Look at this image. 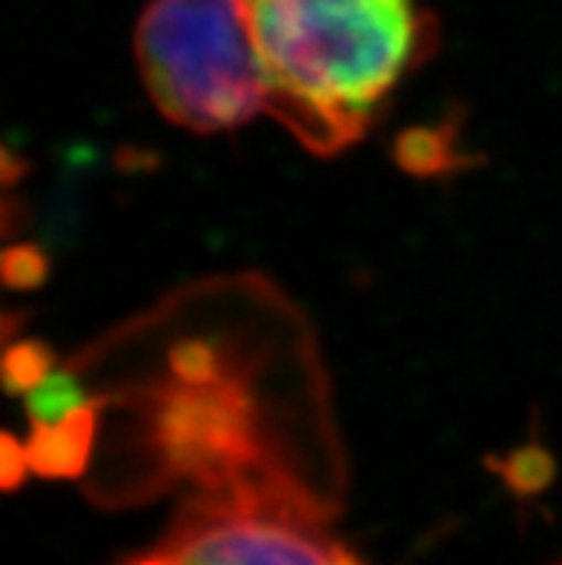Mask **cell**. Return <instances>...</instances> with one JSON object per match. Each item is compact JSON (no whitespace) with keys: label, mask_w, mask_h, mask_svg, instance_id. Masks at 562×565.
Segmentation results:
<instances>
[{"label":"cell","mask_w":562,"mask_h":565,"mask_svg":"<svg viewBox=\"0 0 562 565\" xmlns=\"http://www.w3.org/2000/svg\"><path fill=\"white\" fill-rule=\"evenodd\" d=\"M271 86L267 115L316 156L371 129L436 46L425 0H235Z\"/></svg>","instance_id":"obj_1"},{"label":"cell","mask_w":562,"mask_h":565,"mask_svg":"<svg viewBox=\"0 0 562 565\" xmlns=\"http://www.w3.org/2000/svg\"><path fill=\"white\" fill-rule=\"evenodd\" d=\"M144 89L176 127L215 136L271 107V86L235 0H150L136 26Z\"/></svg>","instance_id":"obj_2"},{"label":"cell","mask_w":562,"mask_h":565,"mask_svg":"<svg viewBox=\"0 0 562 565\" xmlns=\"http://www.w3.org/2000/svg\"><path fill=\"white\" fill-rule=\"evenodd\" d=\"M158 548L176 565H364L328 531L325 500L293 473L201 488Z\"/></svg>","instance_id":"obj_3"},{"label":"cell","mask_w":562,"mask_h":565,"mask_svg":"<svg viewBox=\"0 0 562 565\" xmlns=\"http://www.w3.org/2000/svg\"><path fill=\"white\" fill-rule=\"evenodd\" d=\"M121 565H176V563H172V559L167 557V554L161 552V548H152V552L138 554V557L127 559V563H121Z\"/></svg>","instance_id":"obj_4"}]
</instances>
